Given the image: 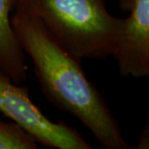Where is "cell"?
Segmentation results:
<instances>
[{"label":"cell","instance_id":"obj_1","mask_svg":"<svg viewBox=\"0 0 149 149\" xmlns=\"http://www.w3.org/2000/svg\"><path fill=\"white\" fill-rule=\"evenodd\" d=\"M10 21L48 100L76 118L103 148H132L105 99L86 77L81 61L70 55L36 16L15 10Z\"/></svg>","mask_w":149,"mask_h":149},{"label":"cell","instance_id":"obj_2","mask_svg":"<svg viewBox=\"0 0 149 149\" xmlns=\"http://www.w3.org/2000/svg\"><path fill=\"white\" fill-rule=\"evenodd\" d=\"M15 10L38 17L48 32L78 61L112 56L123 18L113 16L104 0H17Z\"/></svg>","mask_w":149,"mask_h":149},{"label":"cell","instance_id":"obj_3","mask_svg":"<svg viewBox=\"0 0 149 149\" xmlns=\"http://www.w3.org/2000/svg\"><path fill=\"white\" fill-rule=\"evenodd\" d=\"M0 113L31 134L37 143L50 148L92 149L76 128L63 121L50 120L31 100L27 87L13 82L0 72Z\"/></svg>","mask_w":149,"mask_h":149},{"label":"cell","instance_id":"obj_4","mask_svg":"<svg viewBox=\"0 0 149 149\" xmlns=\"http://www.w3.org/2000/svg\"><path fill=\"white\" fill-rule=\"evenodd\" d=\"M123 18L121 35L112 56L122 76L136 79L149 76V0H120Z\"/></svg>","mask_w":149,"mask_h":149},{"label":"cell","instance_id":"obj_5","mask_svg":"<svg viewBox=\"0 0 149 149\" xmlns=\"http://www.w3.org/2000/svg\"><path fill=\"white\" fill-rule=\"evenodd\" d=\"M17 0H0V72L20 85L27 79L26 54L11 25L10 13L15 10Z\"/></svg>","mask_w":149,"mask_h":149},{"label":"cell","instance_id":"obj_6","mask_svg":"<svg viewBox=\"0 0 149 149\" xmlns=\"http://www.w3.org/2000/svg\"><path fill=\"white\" fill-rule=\"evenodd\" d=\"M31 134L14 122L0 121V149H37Z\"/></svg>","mask_w":149,"mask_h":149},{"label":"cell","instance_id":"obj_7","mask_svg":"<svg viewBox=\"0 0 149 149\" xmlns=\"http://www.w3.org/2000/svg\"><path fill=\"white\" fill-rule=\"evenodd\" d=\"M148 127H144L143 129L139 133V143L137 148H148Z\"/></svg>","mask_w":149,"mask_h":149}]
</instances>
